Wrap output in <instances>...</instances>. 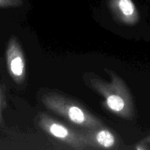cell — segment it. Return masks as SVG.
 <instances>
[{
	"instance_id": "1",
	"label": "cell",
	"mask_w": 150,
	"mask_h": 150,
	"mask_svg": "<svg viewBox=\"0 0 150 150\" xmlns=\"http://www.w3.org/2000/svg\"><path fill=\"white\" fill-rule=\"evenodd\" d=\"M111 81L107 82L98 76H87V84L103 98L104 106L114 115L130 120L133 117L131 95L124 81L114 72L105 69Z\"/></svg>"
},
{
	"instance_id": "2",
	"label": "cell",
	"mask_w": 150,
	"mask_h": 150,
	"mask_svg": "<svg viewBox=\"0 0 150 150\" xmlns=\"http://www.w3.org/2000/svg\"><path fill=\"white\" fill-rule=\"evenodd\" d=\"M41 102L48 110L83 129H94L105 125L81 104L61 94L45 92L41 96Z\"/></svg>"
},
{
	"instance_id": "3",
	"label": "cell",
	"mask_w": 150,
	"mask_h": 150,
	"mask_svg": "<svg viewBox=\"0 0 150 150\" xmlns=\"http://www.w3.org/2000/svg\"><path fill=\"white\" fill-rule=\"evenodd\" d=\"M39 127L51 137L60 141L72 149H89L81 131H76L45 113L38 116Z\"/></svg>"
},
{
	"instance_id": "4",
	"label": "cell",
	"mask_w": 150,
	"mask_h": 150,
	"mask_svg": "<svg viewBox=\"0 0 150 150\" xmlns=\"http://www.w3.org/2000/svg\"><path fill=\"white\" fill-rule=\"evenodd\" d=\"M5 58L7 70L13 81L17 84H23L26 75V60L21 46L16 37L9 39Z\"/></svg>"
},
{
	"instance_id": "5",
	"label": "cell",
	"mask_w": 150,
	"mask_h": 150,
	"mask_svg": "<svg viewBox=\"0 0 150 150\" xmlns=\"http://www.w3.org/2000/svg\"><path fill=\"white\" fill-rule=\"evenodd\" d=\"M89 149H117L120 140L115 133L105 125L94 129H84L81 131Z\"/></svg>"
},
{
	"instance_id": "6",
	"label": "cell",
	"mask_w": 150,
	"mask_h": 150,
	"mask_svg": "<svg viewBox=\"0 0 150 150\" xmlns=\"http://www.w3.org/2000/svg\"><path fill=\"white\" fill-rule=\"evenodd\" d=\"M107 6L118 23L134 25L139 21V12L133 0H107Z\"/></svg>"
},
{
	"instance_id": "7",
	"label": "cell",
	"mask_w": 150,
	"mask_h": 150,
	"mask_svg": "<svg viewBox=\"0 0 150 150\" xmlns=\"http://www.w3.org/2000/svg\"><path fill=\"white\" fill-rule=\"evenodd\" d=\"M23 0H0V8L19 7L23 5Z\"/></svg>"
},
{
	"instance_id": "8",
	"label": "cell",
	"mask_w": 150,
	"mask_h": 150,
	"mask_svg": "<svg viewBox=\"0 0 150 150\" xmlns=\"http://www.w3.org/2000/svg\"><path fill=\"white\" fill-rule=\"evenodd\" d=\"M4 107V97L1 87H0V123L2 122V111Z\"/></svg>"
}]
</instances>
